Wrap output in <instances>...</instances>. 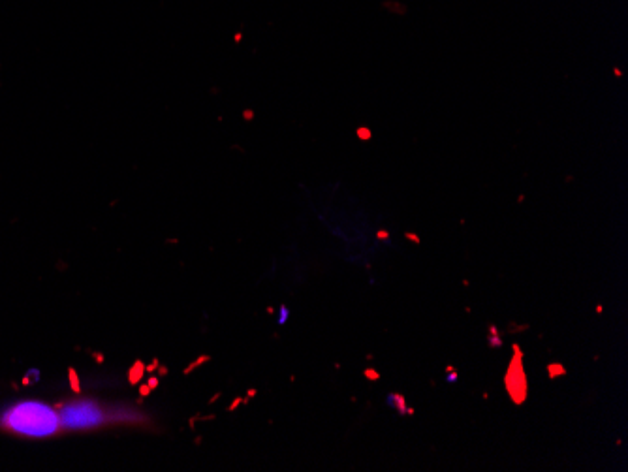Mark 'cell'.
<instances>
[{
    "mask_svg": "<svg viewBox=\"0 0 628 472\" xmlns=\"http://www.w3.org/2000/svg\"><path fill=\"white\" fill-rule=\"evenodd\" d=\"M0 427L23 437H55L63 429V420L55 410L42 403H19L0 418Z\"/></svg>",
    "mask_w": 628,
    "mask_h": 472,
    "instance_id": "obj_1",
    "label": "cell"
},
{
    "mask_svg": "<svg viewBox=\"0 0 628 472\" xmlns=\"http://www.w3.org/2000/svg\"><path fill=\"white\" fill-rule=\"evenodd\" d=\"M514 348H516V358H512V362H510V367H508V373H506V380H504V384H506L508 394H510V397L514 399V403H516V405H521V403L525 401V397H527L529 384H527V377H525V373H523V365H521V358H523V354H521V350H519L518 345H514Z\"/></svg>",
    "mask_w": 628,
    "mask_h": 472,
    "instance_id": "obj_2",
    "label": "cell"
},
{
    "mask_svg": "<svg viewBox=\"0 0 628 472\" xmlns=\"http://www.w3.org/2000/svg\"><path fill=\"white\" fill-rule=\"evenodd\" d=\"M388 405H392V409L397 410L401 416H407V414L414 412V410L407 407V401H405V397L401 394H390V397H388Z\"/></svg>",
    "mask_w": 628,
    "mask_h": 472,
    "instance_id": "obj_3",
    "label": "cell"
},
{
    "mask_svg": "<svg viewBox=\"0 0 628 472\" xmlns=\"http://www.w3.org/2000/svg\"><path fill=\"white\" fill-rule=\"evenodd\" d=\"M487 330H489V333H487V345H489V348L503 347V337H501L499 330L495 326H489Z\"/></svg>",
    "mask_w": 628,
    "mask_h": 472,
    "instance_id": "obj_4",
    "label": "cell"
},
{
    "mask_svg": "<svg viewBox=\"0 0 628 472\" xmlns=\"http://www.w3.org/2000/svg\"><path fill=\"white\" fill-rule=\"evenodd\" d=\"M548 371H550V378L563 377V375H566V369L561 363H551L550 367H548Z\"/></svg>",
    "mask_w": 628,
    "mask_h": 472,
    "instance_id": "obj_5",
    "label": "cell"
},
{
    "mask_svg": "<svg viewBox=\"0 0 628 472\" xmlns=\"http://www.w3.org/2000/svg\"><path fill=\"white\" fill-rule=\"evenodd\" d=\"M365 377L369 378V380H378L380 375H378L377 371H371V369H367L365 371Z\"/></svg>",
    "mask_w": 628,
    "mask_h": 472,
    "instance_id": "obj_6",
    "label": "cell"
},
{
    "mask_svg": "<svg viewBox=\"0 0 628 472\" xmlns=\"http://www.w3.org/2000/svg\"><path fill=\"white\" fill-rule=\"evenodd\" d=\"M407 237H409V239H412V241H414V243H416V245H418V243H420V239H418V237H416V236H412V234H407Z\"/></svg>",
    "mask_w": 628,
    "mask_h": 472,
    "instance_id": "obj_7",
    "label": "cell"
}]
</instances>
